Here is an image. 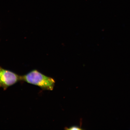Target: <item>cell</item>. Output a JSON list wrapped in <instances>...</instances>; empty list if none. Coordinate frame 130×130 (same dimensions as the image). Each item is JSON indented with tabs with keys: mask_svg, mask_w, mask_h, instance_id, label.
I'll list each match as a JSON object with an SVG mask.
<instances>
[{
	"mask_svg": "<svg viewBox=\"0 0 130 130\" xmlns=\"http://www.w3.org/2000/svg\"><path fill=\"white\" fill-rule=\"evenodd\" d=\"M20 80L21 76L0 67V87L4 90Z\"/></svg>",
	"mask_w": 130,
	"mask_h": 130,
	"instance_id": "cell-2",
	"label": "cell"
},
{
	"mask_svg": "<svg viewBox=\"0 0 130 130\" xmlns=\"http://www.w3.org/2000/svg\"><path fill=\"white\" fill-rule=\"evenodd\" d=\"M21 80L38 86L43 90H53L55 81L52 78L34 70L27 74L21 76Z\"/></svg>",
	"mask_w": 130,
	"mask_h": 130,
	"instance_id": "cell-1",
	"label": "cell"
},
{
	"mask_svg": "<svg viewBox=\"0 0 130 130\" xmlns=\"http://www.w3.org/2000/svg\"><path fill=\"white\" fill-rule=\"evenodd\" d=\"M67 129L68 130H81L82 129H81L80 127H78L77 126H74L72 127H71L69 128H68Z\"/></svg>",
	"mask_w": 130,
	"mask_h": 130,
	"instance_id": "cell-3",
	"label": "cell"
}]
</instances>
